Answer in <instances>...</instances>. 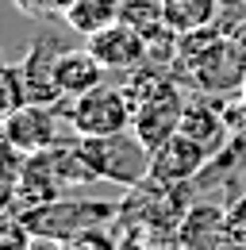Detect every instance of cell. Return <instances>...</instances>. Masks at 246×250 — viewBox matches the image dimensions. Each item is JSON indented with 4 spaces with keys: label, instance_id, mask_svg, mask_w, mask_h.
Masks as SVG:
<instances>
[{
    "label": "cell",
    "instance_id": "ba28073f",
    "mask_svg": "<svg viewBox=\"0 0 246 250\" xmlns=\"http://www.w3.org/2000/svg\"><path fill=\"white\" fill-rule=\"evenodd\" d=\"M54 58L42 42H35L27 50V62H23V81H27V96L31 104H58L62 100V89H58V77H54Z\"/></svg>",
    "mask_w": 246,
    "mask_h": 250
},
{
    "label": "cell",
    "instance_id": "5bb4252c",
    "mask_svg": "<svg viewBox=\"0 0 246 250\" xmlns=\"http://www.w3.org/2000/svg\"><path fill=\"white\" fill-rule=\"evenodd\" d=\"M16 4L27 16H65L73 0H16Z\"/></svg>",
    "mask_w": 246,
    "mask_h": 250
},
{
    "label": "cell",
    "instance_id": "52a82bcc",
    "mask_svg": "<svg viewBox=\"0 0 246 250\" xmlns=\"http://www.w3.org/2000/svg\"><path fill=\"white\" fill-rule=\"evenodd\" d=\"M104 73L108 69L96 62V54L89 46L85 50H58V58H54V77H58V89L65 100H77V96L100 89Z\"/></svg>",
    "mask_w": 246,
    "mask_h": 250
},
{
    "label": "cell",
    "instance_id": "7c38bea8",
    "mask_svg": "<svg viewBox=\"0 0 246 250\" xmlns=\"http://www.w3.org/2000/svg\"><path fill=\"white\" fill-rule=\"evenodd\" d=\"M162 8L165 0H120V20L139 31H154L162 27Z\"/></svg>",
    "mask_w": 246,
    "mask_h": 250
},
{
    "label": "cell",
    "instance_id": "8fae6325",
    "mask_svg": "<svg viewBox=\"0 0 246 250\" xmlns=\"http://www.w3.org/2000/svg\"><path fill=\"white\" fill-rule=\"evenodd\" d=\"M181 135H188V139H196L200 146H208L212 150L215 143L227 135V124L215 116V108L208 104V100H192L188 108H184V124H181Z\"/></svg>",
    "mask_w": 246,
    "mask_h": 250
},
{
    "label": "cell",
    "instance_id": "6da1fadb",
    "mask_svg": "<svg viewBox=\"0 0 246 250\" xmlns=\"http://www.w3.org/2000/svg\"><path fill=\"white\" fill-rule=\"evenodd\" d=\"M131 120H135V100L127 96V89H116L108 81L69 104V124L81 139H116L131 131Z\"/></svg>",
    "mask_w": 246,
    "mask_h": 250
},
{
    "label": "cell",
    "instance_id": "5b68a950",
    "mask_svg": "<svg viewBox=\"0 0 246 250\" xmlns=\"http://www.w3.org/2000/svg\"><path fill=\"white\" fill-rule=\"evenodd\" d=\"M4 143L23 150V154H42L46 146L58 143V127H54V108L50 104H23L16 112L4 116Z\"/></svg>",
    "mask_w": 246,
    "mask_h": 250
},
{
    "label": "cell",
    "instance_id": "9c48e42d",
    "mask_svg": "<svg viewBox=\"0 0 246 250\" xmlns=\"http://www.w3.org/2000/svg\"><path fill=\"white\" fill-rule=\"evenodd\" d=\"M219 20V0H165L162 23L177 35H196L215 27Z\"/></svg>",
    "mask_w": 246,
    "mask_h": 250
},
{
    "label": "cell",
    "instance_id": "8992f818",
    "mask_svg": "<svg viewBox=\"0 0 246 250\" xmlns=\"http://www.w3.org/2000/svg\"><path fill=\"white\" fill-rule=\"evenodd\" d=\"M112 216V204H42L35 208L23 223L39 239H65V235H77L81 227H92V223H104Z\"/></svg>",
    "mask_w": 246,
    "mask_h": 250
},
{
    "label": "cell",
    "instance_id": "277c9868",
    "mask_svg": "<svg viewBox=\"0 0 246 250\" xmlns=\"http://www.w3.org/2000/svg\"><path fill=\"white\" fill-rule=\"evenodd\" d=\"M208 158H212L208 146H200V143L188 139V135H177V139H169L162 150L150 154V181L162 185V188H177V185H184L188 177H196V173L208 166Z\"/></svg>",
    "mask_w": 246,
    "mask_h": 250
},
{
    "label": "cell",
    "instance_id": "4fadbf2b",
    "mask_svg": "<svg viewBox=\"0 0 246 250\" xmlns=\"http://www.w3.org/2000/svg\"><path fill=\"white\" fill-rule=\"evenodd\" d=\"M0 81H4V116L8 112H16V108H23L31 104L27 96V81H23V65H4V73H0Z\"/></svg>",
    "mask_w": 246,
    "mask_h": 250
},
{
    "label": "cell",
    "instance_id": "7a4b0ae2",
    "mask_svg": "<svg viewBox=\"0 0 246 250\" xmlns=\"http://www.w3.org/2000/svg\"><path fill=\"white\" fill-rule=\"evenodd\" d=\"M184 104L181 93L169 85V81H162L150 96H143L139 104H135V120H131V135H135V143L154 154V150H162L169 139H177L181 135V124H184Z\"/></svg>",
    "mask_w": 246,
    "mask_h": 250
},
{
    "label": "cell",
    "instance_id": "30bf717a",
    "mask_svg": "<svg viewBox=\"0 0 246 250\" xmlns=\"http://www.w3.org/2000/svg\"><path fill=\"white\" fill-rule=\"evenodd\" d=\"M62 20H65L77 35L89 39L92 31H100V27H108V23L120 20V0H73Z\"/></svg>",
    "mask_w": 246,
    "mask_h": 250
},
{
    "label": "cell",
    "instance_id": "9a60e30c",
    "mask_svg": "<svg viewBox=\"0 0 246 250\" xmlns=\"http://www.w3.org/2000/svg\"><path fill=\"white\" fill-rule=\"evenodd\" d=\"M243 108H246V85H243Z\"/></svg>",
    "mask_w": 246,
    "mask_h": 250
},
{
    "label": "cell",
    "instance_id": "3957f363",
    "mask_svg": "<svg viewBox=\"0 0 246 250\" xmlns=\"http://www.w3.org/2000/svg\"><path fill=\"white\" fill-rule=\"evenodd\" d=\"M85 46L96 54V62L104 65V69L131 73V69H139V65L146 62V31H139V27L123 23V20L92 31Z\"/></svg>",
    "mask_w": 246,
    "mask_h": 250
}]
</instances>
